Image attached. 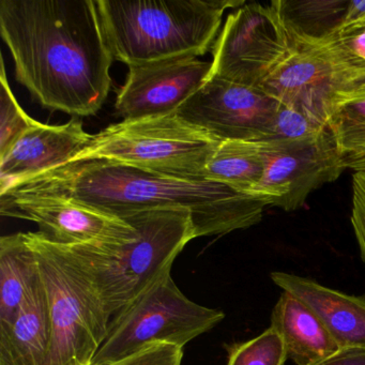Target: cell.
<instances>
[{"instance_id":"cell-22","label":"cell","mask_w":365,"mask_h":365,"mask_svg":"<svg viewBox=\"0 0 365 365\" xmlns=\"http://www.w3.org/2000/svg\"><path fill=\"white\" fill-rule=\"evenodd\" d=\"M0 85V157H3L14 142L26 130L37 125L38 121L29 117L16 101L8 83L4 61H1Z\"/></svg>"},{"instance_id":"cell-21","label":"cell","mask_w":365,"mask_h":365,"mask_svg":"<svg viewBox=\"0 0 365 365\" xmlns=\"http://www.w3.org/2000/svg\"><path fill=\"white\" fill-rule=\"evenodd\" d=\"M226 365H284L287 360L281 336L271 327L245 341L225 344Z\"/></svg>"},{"instance_id":"cell-18","label":"cell","mask_w":365,"mask_h":365,"mask_svg":"<svg viewBox=\"0 0 365 365\" xmlns=\"http://www.w3.org/2000/svg\"><path fill=\"white\" fill-rule=\"evenodd\" d=\"M37 257L25 232L0 239V330L11 326L23 303L39 283Z\"/></svg>"},{"instance_id":"cell-9","label":"cell","mask_w":365,"mask_h":365,"mask_svg":"<svg viewBox=\"0 0 365 365\" xmlns=\"http://www.w3.org/2000/svg\"><path fill=\"white\" fill-rule=\"evenodd\" d=\"M292 46L275 1L245 3L227 16L213 46L210 76L262 88Z\"/></svg>"},{"instance_id":"cell-15","label":"cell","mask_w":365,"mask_h":365,"mask_svg":"<svg viewBox=\"0 0 365 365\" xmlns=\"http://www.w3.org/2000/svg\"><path fill=\"white\" fill-rule=\"evenodd\" d=\"M270 279L313 311L339 349H365V296L344 294L309 277L282 271L270 273Z\"/></svg>"},{"instance_id":"cell-12","label":"cell","mask_w":365,"mask_h":365,"mask_svg":"<svg viewBox=\"0 0 365 365\" xmlns=\"http://www.w3.org/2000/svg\"><path fill=\"white\" fill-rule=\"evenodd\" d=\"M1 215L31 220L39 234L66 247L119 245L130 242L136 230L125 220L57 197L0 196Z\"/></svg>"},{"instance_id":"cell-26","label":"cell","mask_w":365,"mask_h":365,"mask_svg":"<svg viewBox=\"0 0 365 365\" xmlns=\"http://www.w3.org/2000/svg\"><path fill=\"white\" fill-rule=\"evenodd\" d=\"M333 41L354 63L365 67V26L339 34Z\"/></svg>"},{"instance_id":"cell-16","label":"cell","mask_w":365,"mask_h":365,"mask_svg":"<svg viewBox=\"0 0 365 365\" xmlns=\"http://www.w3.org/2000/svg\"><path fill=\"white\" fill-rule=\"evenodd\" d=\"M270 322L283 341L287 359L296 365L317 364L341 351L319 318L289 292H282Z\"/></svg>"},{"instance_id":"cell-4","label":"cell","mask_w":365,"mask_h":365,"mask_svg":"<svg viewBox=\"0 0 365 365\" xmlns=\"http://www.w3.org/2000/svg\"><path fill=\"white\" fill-rule=\"evenodd\" d=\"M121 219L135 228L136 237L130 242L65 245L112 318L172 273L177 256L196 238L192 213L187 209H150Z\"/></svg>"},{"instance_id":"cell-2","label":"cell","mask_w":365,"mask_h":365,"mask_svg":"<svg viewBox=\"0 0 365 365\" xmlns=\"http://www.w3.org/2000/svg\"><path fill=\"white\" fill-rule=\"evenodd\" d=\"M0 196L57 197L115 217L157 208L191 211L196 238L247 230L268 205L213 181L164 176L108 160L71 162L11 185Z\"/></svg>"},{"instance_id":"cell-1","label":"cell","mask_w":365,"mask_h":365,"mask_svg":"<svg viewBox=\"0 0 365 365\" xmlns=\"http://www.w3.org/2000/svg\"><path fill=\"white\" fill-rule=\"evenodd\" d=\"M0 34L16 81L44 108L91 116L103 106L114 57L96 0H1Z\"/></svg>"},{"instance_id":"cell-20","label":"cell","mask_w":365,"mask_h":365,"mask_svg":"<svg viewBox=\"0 0 365 365\" xmlns=\"http://www.w3.org/2000/svg\"><path fill=\"white\" fill-rule=\"evenodd\" d=\"M346 168L365 173V91L346 100L329 119Z\"/></svg>"},{"instance_id":"cell-14","label":"cell","mask_w":365,"mask_h":365,"mask_svg":"<svg viewBox=\"0 0 365 365\" xmlns=\"http://www.w3.org/2000/svg\"><path fill=\"white\" fill-rule=\"evenodd\" d=\"M91 140L93 135L85 131L78 119L61 125L38 123L26 130L6 155L0 157V192L70 163Z\"/></svg>"},{"instance_id":"cell-27","label":"cell","mask_w":365,"mask_h":365,"mask_svg":"<svg viewBox=\"0 0 365 365\" xmlns=\"http://www.w3.org/2000/svg\"><path fill=\"white\" fill-rule=\"evenodd\" d=\"M314 365H365V349L341 350L331 358Z\"/></svg>"},{"instance_id":"cell-24","label":"cell","mask_w":365,"mask_h":365,"mask_svg":"<svg viewBox=\"0 0 365 365\" xmlns=\"http://www.w3.org/2000/svg\"><path fill=\"white\" fill-rule=\"evenodd\" d=\"M182 358L183 348L168 341H151L108 365H181Z\"/></svg>"},{"instance_id":"cell-8","label":"cell","mask_w":365,"mask_h":365,"mask_svg":"<svg viewBox=\"0 0 365 365\" xmlns=\"http://www.w3.org/2000/svg\"><path fill=\"white\" fill-rule=\"evenodd\" d=\"M292 46L262 88L283 106L328 125L343 102L365 91V67L333 41Z\"/></svg>"},{"instance_id":"cell-7","label":"cell","mask_w":365,"mask_h":365,"mask_svg":"<svg viewBox=\"0 0 365 365\" xmlns=\"http://www.w3.org/2000/svg\"><path fill=\"white\" fill-rule=\"evenodd\" d=\"M224 318L221 309L190 300L168 273L113 316L91 365L116 362L151 341H168L183 348Z\"/></svg>"},{"instance_id":"cell-25","label":"cell","mask_w":365,"mask_h":365,"mask_svg":"<svg viewBox=\"0 0 365 365\" xmlns=\"http://www.w3.org/2000/svg\"><path fill=\"white\" fill-rule=\"evenodd\" d=\"M350 222L358 243L361 259L365 264V173H354L352 175Z\"/></svg>"},{"instance_id":"cell-17","label":"cell","mask_w":365,"mask_h":365,"mask_svg":"<svg viewBox=\"0 0 365 365\" xmlns=\"http://www.w3.org/2000/svg\"><path fill=\"white\" fill-rule=\"evenodd\" d=\"M51 324L41 277L9 328L0 330V365H46Z\"/></svg>"},{"instance_id":"cell-11","label":"cell","mask_w":365,"mask_h":365,"mask_svg":"<svg viewBox=\"0 0 365 365\" xmlns=\"http://www.w3.org/2000/svg\"><path fill=\"white\" fill-rule=\"evenodd\" d=\"M279 108V102L259 87L209 76L177 114L217 140L262 143Z\"/></svg>"},{"instance_id":"cell-13","label":"cell","mask_w":365,"mask_h":365,"mask_svg":"<svg viewBox=\"0 0 365 365\" xmlns=\"http://www.w3.org/2000/svg\"><path fill=\"white\" fill-rule=\"evenodd\" d=\"M211 68L212 63L198 58L130 66L117 96V114L125 120L176 113L208 80Z\"/></svg>"},{"instance_id":"cell-10","label":"cell","mask_w":365,"mask_h":365,"mask_svg":"<svg viewBox=\"0 0 365 365\" xmlns=\"http://www.w3.org/2000/svg\"><path fill=\"white\" fill-rule=\"evenodd\" d=\"M262 145L266 168L255 195L268 207L298 210L314 191L347 170L329 128L304 140Z\"/></svg>"},{"instance_id":"cell-6","label":"cell","mask_w":365,"mask_h":365,"mask_svg":"<svg viewBox=\"0 0 365 365\" xmlns=\"http://www.w3.org/2000/svg\"><path fill=\"white\" fill-rule=\"evenodd\" d=\"M221 142L176 112L110 125L93 135L71 162L108 160L173 178L204 181L205 168Z\"/></svg>"},{"instance_id":"cell-5","label":"cell","mask_w":365,"mask_h":365,"mask_svg":"<svg viewBox=\"0 0 365 365\" xmlns=\"http://www.w3.org/2000/svg\"><path fill=\"white\" fill-rule=\"evenodd\" d=\"M39 266L51 324L46 365H91L110 317L93 284L65 245L27 232Z\"/></svg>"},{"instance_id":"cell-19","label":"cell","mask_w":365,"mask_h":365,"mask_svg":"<svg viewBox=\"0 0 365 365\" xmlns=\"http://www.w3.org/2000/svg\"><path fill=\"white\" fill-rule=\"evenodd\" d=\"M264 168L266 153L262 143L222 140L205 168L204 179L255 195Z\"/></svg>"},{"instance_id":"cell-3","label":"cell","mask_w":365,"mask_h":365,"mask_svg":"<svg viewBox=\"0 0 365 365\" xmlns=\"http://www.w3.org/2000/svg\"><path fill=\"white\" fill-rule=\"evenodd\" d=\"M237 0H96L113 57L130 66L197 58L215 46Z\"/></svg>"},{"instance_id":"cell-23","label":"cell","mask_w":365,"mask_h":365,"mask_svg":"<svg viewBox=\"0 0 365 365\" xmlns=\"http://www.w3.org/2000/svg\"><path fill=\"white\" fill-rule=\"evenodd\" d=\"M327 128L328 125L314 120L307 115L279 103L272 131L262 143L274 144L304 140L318 135Z\"/></svg>"}]
</instances>
